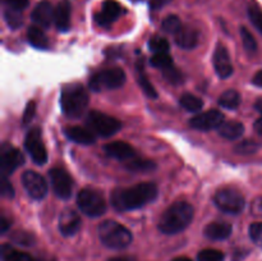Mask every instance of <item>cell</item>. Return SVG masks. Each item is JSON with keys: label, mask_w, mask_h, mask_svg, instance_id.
<instances>
[{"label": "cell", "mask_w": 262, "mask_h": 261, "mask_svg": "<svg viewBox=\"0 0 262 261\" xmlns=\"http://www.w3.org/2000/svg\"><path fill=\"white\" fill-rule=\"evenodd\" d=\"M205 235L212 241L227 240L232 234V225L224 222H212L205 227Z\"/></svg>", "instance_id": "ffe728a7"}, {"label": "cell", "mask_w": 262, "mask_h": 261, "mask_svg": "<svg viewBox=\"0 0 262 261\" xmlns=\"http://www.w3.org/2000/svg\"><path fill=\"white\" fill-rule=\"evenodd\" d=\"M176 42L179 48L191 50L199 45V32L191 27H182L176 35Z\"/></svg>", "instance_id": "7402d4cb"}, {"label": "cell", "mask_w": 262, "mask_h": 261, "mask_svg": "<svg viewBox=\"0 0 262 261\" xmlns=\"http://www.w3.org/2000/svg\"><path fill=\"white\" fill-rule=\"evenodd\" d=\"M5 3H7V5L9 8H12V9H15V10H23L26 9V8L28 7V3H30V0H4Z\"/></svg>", "instance_id": "7bdbcfd3"}, {"label": "cell", "mask_w": 262, "mask_h": 261, "mask_svg": "<svg viewBox=\"0 0 262 261\" xmlns=\"http://www.w3.org/2000/svg\"><path fill=\"white\" fill-rule=\"evenodd\" d=\"M77 205L83 214L90 217L101 216L106 211V201L99 191L83 188L77 196Z\"/></svg>", "instance_id": "5b68a950"}, {"label": "cell", "mask_w": 262, "mask_h": 261, "mask_svg": "<svg viewBox=\"0 0 262 261\" xmlns=\"http://www.w3.org/2000/svg\"><path fill=\"white\" fill-rule=\"evenodd\" d=\"M13 241L18 245H23V246H31L33 245L35 240H33L32 234L27 232H15L13 234Z\"/></svg>", "instance_id": "ab89813d"}, {"label": "cell", "mask_w": 262, "mask_h": 261, "mask_svg": "<svg viewBox=\"0 0 262 261\" xmlns=\"http://www.w3.org/2000/svg\"><path fill=\"white\" fill-rule=\"evenodd\" d=\"M193 214V207L188 202H174L161 216L159 222V229L165 234H177L191 224Z\"/></svg>", "instance_id": "7a4b0ae2"}, {"label": "cell", "mask_w": 262, "mask_h": 261, "mask_svg": "<svg viewBox=\"0 0 262 261\" xmlns=\"http://www.w3.org/2000/svg\"><path fill=\"white\" fill-rule=\"evenodd\" d=\"M125 168L129 171H143V173H147V171L154 170L156 168V164L152 160H147V159H141L135 156L130 160L125 161Z\"/></svg>", "instance_id": "d4e9b609"}, {"label": "cell", "mask_w": 262, "mask_h": 261, "mask_svg": "<svg viewBox=\"0 0 262 261\" xmlns=\"http://www.w3.org/2000/svg\"><path fill=\"white\" fill-rule=\"evenodd\" d=\"M219 104L229 110H235L241 104V95L235 90H228L219 97Z\"/></svg>", "instance_id": "83f0119b"}, {"label": "cell", "mask_w": 262, "mask_h": 261, "mask_svg": "<svg viewBox=\"0 0 262 261\" xmlns=\"http://www.w3.org/2000/svg\"><path fill=\"white\" fill-rule=\"evenodd\" d=\"M158 197V187L151 182L136 184L129 188H118L113 191L110 200L118 211H129L143 207Z\"/></svg>", "instance_id": "6da1fadb"}, {"label": "cell", "mask_w": 262, "mask_h": 261, "mask_svg": "<svg viewBox=\"0 0 262 261\" xmlns=\"http://www.w3.org/2000/svg\"><path fill=\"white\" fill-rule=\"evenodd\" d=\"M25 161V158L18 148L13 147L9 143H3L2 154H0V169L3 174H12L17 168H19Z\"/></svg>", "instance_id": "7c38bea8"}, {"label": "cell", "mask_w": 262, "mask_h": 261, "mask_svg": "<svg viewBox=\"0 0 262 261\" xmlns=\"http://www.w3.org/2000/svg\"><path fill=\"white\" fill-rule=\"evenodd\" d=\"M64 135L71 141L81 145H92L95 142V136L92 135L91 129H86L83 127L73 125V127H67L64 129Z\"/></svg>", "instance_id": "44dd1931"}, {"label": "cell", "mask_w": 262, "mask_h": 261, "mask_svg": "<svg viewBox=\"0 0 262 261\" xmlns=\"http://www.w3.org/2000/svg\"><path fill=\"white\" fill-rule=\"evenodd\" d=\"M125 83V73L122 68H109L97 72L90 78L89 86L92 91L99 92L102 90H115Z\"/></svg>", "instance_id": "8992f818"}, {"label": "cell", "mask_w": 262, "mask_h": 261, "mask_svg": "<svg viewBox=\"0 0 262 261\" xmlns=\"http://www.w3.org/2000/svg\"><path fill=\"white\" fill-rule=\"evenodd\" d=\"M2 258L3 261H38L31 255H28V253L14 250L9 245H3Z\"/></svg>", "instance_id": "484cf974"}, {"label": "cell", "mask_w": 262, "mask_h": 261, "mask_svg": "<svg viewBox=\"0 0 262 261\" xmlns=\"http://www.w3.org/2000/svg\"><path fill=\"white\" fill-rule=\"evenodd\" d=\"M219 135L227 140H238L245 132V127L241 122L237 120H228L224 122L219 128Z\"/></svg>", "instance_id": "603a6c76"}, {"label": "cell", "mask_w": 262, "mask_h": 261, "mask_svg": "<svg viewBox=\"0 0 262 261\" xmlns=\"http://www.w3.org/2000/svg\"><path fill=\"white\" fill-rule=\"evenodd\" d=\"M123 14V8L115 0H105L101 5V10L95 14V20L101 27H109Z\"/></svg>", "instance_id": "5bb4252c"}, {"label": "cell", "mask_w": 262, "mask_h": 261, "mask_svg": "<svg viewBox=\"0 0 262 261\" xmlns=\"http://www.w3.org/2000/svg\"><path fill=\"white\" fill-rule=\"evenodd\" d=\"M22 183L27 193L32 199L41 200L48 194V183L45 178L37 171L26 170L22 174Z\"/></svg>", "instance_id": "8fae6325"}, {"label": "cell", "mask_w": 262, "mask_h": 261, "mask_svg": "<svg viewBox=\"0 0 262 261\" xmlns=\"http://www.w3.org/2000/svg\"><path fill=\"white\" fill-rule=\"evenodd\" d=\"M4 18H5V22L8 23V26H9L10 28H13V30L19 28L23 23V18L19 10L12 9V8L5 9Z\"/></svg>", "instance_id": "d6a6232c"}, {"label": "cell", "mask_w": 262, "mask_h": 261, "mask_svg": "<svg viewBox=\"0 0 262 261\" xmlns=\"http://www.w3.org/2000/svg\"><path fill=\"white\" fill-rule=\"evenodd\" d=\"M170 2H171V0H150L148 3H150L151 9L158 10V9H161V8L165 7V5L169 4Z\"/></svg>", "instance_id": "ee69618b"}, {"label": "cell", "mask_w": 262, "mask_h": 261, "mask_svg": "<svg viewBox=\"0 0 262 261\" xmlns=\"http://www.w3.org/2000/svg\"><path fill=\"white\" fill-rule=\"evenodd\" d=\"M97 232L102 245L113 250H123L128 247L133 240L130 230L114 220L102 222Z\"/></svg>", "instance_id": "277c9868"}, {"label": "cell", "mask_w": 262, "mask_h": 261, "mask_svg": "<svg viewBox=\"0 0 262 261\" xmlns=\"http://www.w3.org/2000/svg\"><path fill=\"white\" fill-rule=\"evenodd\" d=\"M163 74H164V77L166 78V81H169L170 83H173V84H179L183 82V76H182L181 71H179V69H177L174 66L164 69Z\"/></svg>", "instance_id": "74e56055"}, {"label": "cell", "mask_w": 262, "mask_h": 261, "mask_svg": "<svg viewBox=\"0 0 262 261\" xmlns=\"http://www.w3.org/2000/svg\"><path fill=\"white\" fill-rule=\"evenodd\" d=\"M0 192H2V196L5 197V199H13L14 197V188H13L12 183L8 181V178L5 176H3Z\"/></svg>", "instance_id": "60d3db41"}, {"label": "cell", "mask_w": 262, "mask_h": 261, "mask_svg": "<svg viewBox=\"0 0 262 261\" xmlns=\"http://www.w3.org/2000/svg\"><path fill=\"white\" fill-rule=\"evenodd\" d=\"M169 42L166 38L161 37V36H154L148 41V49L152 51L154 54H160V53H168L169 51Z\"/></svg>", "instance_id": "4dcf8cb0"}, {"label": "cell", "mask_w": 262, "mask_h": 261, "mask_svg": "<svg viewBox=\"0 0 262 261\" xmlns=\"http://www.w3.org/2000/svg\"><path fill=\"white\" fill-rule=\"evenodd\" d=\"M163 30L170 35H177L182 28V22L177 15H169L163 20Z\"/></svg>", "instance_id": "836d02e7"}, {"label": "cell", "mask_w": 262, "mask_h": 261, "mask_svg": "<svg viewBox=\"0 0 262 261\" xmlns=\"http://www.w3.org/2000/svg\"><path fill=\"white\" fill-rule=\"evenodd\" d=\"M255 109L262 114V99H258L255 104Z\"/></svg>", "instance_id": "c3c4849f"}, {"label": "cell", "mask_w": 262, "mask_h": 261, "mask_svg": "<svg viewBox=\"0 0 262 261\" xmlns=\"http://www.w3.org/2000/svg\"><path fill=\"white\" fill-rule=\"evenodd\" d=\"M224 115L219 110L211 109L206 113H201L199 115H194L189 120V125L197 130H210L219 128L224 123Z\"/></svg>", "instance_id": "4fadbf2b"}, {"label": "cell", "mask_w": 262, "mask_h": 261, "mask_svg": "<svg viewBox=\"0 0 262 261\" xmlns=\"http://www.w3.org/2000/svg\"><path fill=\"white\" fill-rule=\"evenodd\" d=\"M214 68L220 78H228L233 74V64L225 46L217 45L214 54Z\"/></svg>", "instance_id": "9a60e30c"}, {"label": "cell", "mask_w": 262, "mask_h": 261, "mask_svg": "<svg viewBox=\"0 0 262 261\" xmlns=\"http://www.w3.org/2000/svg\"><path fill=\"white\" fill-rule=\"evenodd\" d=\"M132 2H141V0H132Z\"/></svg>", "instance_id": "816d5d0a"}, {"label": "cell", "mask_w": 262, "mask_h": 261, "mask_svg": "<svg viewBox=\"0 0 262 261\" xmlns=\"http://www.w3.org/2000/svg\"><path fill=\"white\" fill-rule=\"evenodd\" d=\"M214 202L217 209L222 210L225 214H241L246 207V200L242 196V193L237 189L230 188V187L219 189L215 193Z\"/></svg>", "instance_id": "52a82bcc"}, {"label": "cell", "mask_w": 262, "mask_h": 261, "mask_svg": "<svg viewBox=\"0 0 262 261\" xmlns=\"http://www.w3.org/2000/svg\"><path fill=\"white\" fill-rule=\"evenodd\" d=\"M179 104H181V106L184 107L187 112H192V113L199 112V110H201L202 106H204L202 100L192 94L182 95L181 100H179Z\"/></svg>", "instance_id": "f1b7e54d"}, {"label": "cell", "mask_w": 262, "mask_h": 261, "mask_svg": "<svg viewBox=\"0 0 262 261\" xmlns=\"http://www.w3.org/2000/svg\"><path fill=\"white\" fill-rule=\"evenodd\" d=\"M253 84H256V86L258 87H262V69L260 72H257V73L255 74V77H253Z\"/></svg>", "instance_id": "f6af8a7d"}, {"label": "cell", "mask_w": 262, "mask_h": 261, "mask_svg": "<svg viewBox=\"0 0 262 261\" xmlns=\"http://www.w3.org/2000/svg\"><path fill=\"white\" fill-rule=\"evenodd\" d=\"M241 36H242V42L246 51L250 54L256 53V51H257V42H256L252 33H251L246 27H242L241 28Z\"/></svg>", "instance_id": "e575fe53"}, {"label": "cell", "mask_w": 262, "mask_h": 261, "mask_svg": "<svg viewBox=\"0 0 262 261\" xmlns=\"http://www.w3.org/2000/svg\"><path fill=\"white\" fill-rule=\"evenodd\" d=\"M197 261H224V253L214 248H207L199 253Z\"/></svg>", "instance_id": "8d00e7d4"}, {"label": "cell", "mask_w": 262, "mask_h": 261, "mask_svg": "<svg viewBox=\"0 0 262 261\" xmlns=\"http://www.w3.org/2000/svg\"><path fill=\"white\" fill-rule=\"evenodd\" d=\"M54 12H55V8H53L50 3L41 2L32 10L31 18H32V20L37 26L48 28L50 27L51 22H54Z\"/></svg>", "instance_id": "ac0fdd59"}, {"label": "cell", "mask_w": 262, "mask_h": 261, "mask_svg": "<svg viewBox=\"0 0 262 261\" xmlns=\"http://www.w3.org/2000/svg\"><path fill=\"white\" fill-rule=\"evenodd\" d=\"M171 261H192L191 258H188V257H177V258H174V260H171Z\"/></svg>", "instance_id": "f907efd6"}, {"label": "cell", "mask_w": 262, "mask_h": 261, "mask_svg": "<svg viewBox=\"0 0 262 261\" xmlns=\"http://www.w3.org/2000/svg\"><path fill=\"white\" fill-rule=\"evenodd\" d=\"M10 227V222L5 216H2V233H5Z\"/></svg>", "instance_id": "7dc6e473"}, {"label": "cell", "mask_w": 262, "mask_h": 261, "mask_svg": "<svg viewBox=\"0 0 262 261\" xmlns=\"http://www.w3.org/2000/svg\"><path fill=\"white\" fill-rule=\"evenodd\" d=\"M248 17H250L251 22L258 30V32L262 35V10L258 5L251 4L248 7Z\"/></svg>", "instance_id": "d590c367"}, {"label": "cell", "mask_w": 262, "mask_h": 261, "mask_svg": "<svg viewBox=\"0 0 262 261\" xmlns=\"http://www.w3.org/2000/svg\"><path fill=\"white\" fill-rule=\"evenodd\" d=\"M250 237L256 245L262 247V223H253L250 225Z\"/></svg>", "instance_id": "f35d334b"}, {"label": "cell", "mask_w": 262, "mask_h": 261, "mask_svg": "<svg viewBox=\"0 0 262 261\" xmlns=\"http://www.w3.org/2000/svg\"><path fill=\"white\" fill-rule=\"evenodd\" d=\"M86 124L89 125L92 132L101 136V137H112L113 135L119 132V129L122 128V123L117 118L96 112V110L89 113L86 118Z\"/></svg>", "instance_id": "ba28073f"}, {"label": "cell", "mask_w": 262, "mask_h": 261, "mask_svg": "<svg viewBox=\"0 0 262 261\" xmlns=\"http://www.w3.org/2000/svg\"><path fill=\"white\" fill-rule=\"evenodd\" d=\"M261 148V143L255 140H245L234 146V151L239 155H252Z\"/></svg>", "instance_id": "f546056e"}, {"label": "cell", "mask_w": 262, "mask_h": 261, "mask_svg": "<svg viewBox=\"0 0 262 261\" xmlns=\"http://www.w3.org/2000/svg\"><path fill=\"white\" fill-rule=\"evenodd\" d=\"M151 66L155 67V68L164 71V69L169 68V67L173 66V59L169 55L168 53H160V54H154V56L150 60Z\"/></svg>", "instance_id": "1f68e13d"}, {"label": "cell", "mask_w": 262, "mask_h": 261, "mask_svg": "<svg viewBox=\"0 0 262 261\" xmlns=\"http://www.w3.org/2000/svg\"><path fill=\"white\" fill-rule=\"evenodd\" d=\"M253 127H255V130L257 132V135L260 136V137H262V118H258V119L256 120Z\"/></svg>", "instance_id": "bcb514c9"}, {"label": "cell", "mask_w": 262, "mask_h": 261, "mask_svg": "<svg viewBox=\"0 0 262 261\" xmlns=\"http://www.w3.org/2000/svg\"><path fill=\"white\" fill-rule=\"evenodd\" d=\"M89 100V94L82 84H68L64 87L60 95L61 110L69 118H78L86 110Z\"/></svg>", "instance_id": "3957f363"}, {"label": "cell", "mask_w": 262, "mask_h": 261, "mask_svg": "<svg viewBox=\"0 0 262 261\" xmlns=\"http://www.w3.org/2000/svg\"><path fill=\"white\" fill-rule=\"evenodd\" d=\"M25 148L33 163L42 165L48 161V153H46L45 145L41 141V132L38 128H32L27 133L25 140Z\"/></svg>", "instance_id": "9c48e42d"}, {"label": "cell", "mask_w": 262, "mask_h": 261, "mask_svg": "<svg viewBox=\"0 0 262 261\" xmlns=\"http://www.w3.org/2000/svg\"><path fill=\"white\" fill-rule=\"evenodd\" d=\"M36 114V102L35 101H30L26 106L25 113H23V124H30L31 120L33 119Z\"/></svg>", "instance_id": "b9f144b4"}, {"label": "cell", "mask_w": 262, "mask_h": 261, "mask_svg": "<svg viewBox=\"0 0 262 261\" xmlns=\"http://www.w3.org/2000/svg\"><path fill=\"white\" fill-rule=\"evenodd\" d=\"M109 261H135L129 257H114V258H110Z\"/></svg>", "instance_id": "681fc988"}, {"label": "cell", "mask_w": 262, "mask_h": 261, "mask_svg": "<svg viewBox=\"0 0 262 261\" xmlns=\"http://www.w3.org/2000/svg\"><path fill=\"white\" fill-rule=\"evenodd\" d=\"M71 4L67 0H63L56 5L55 12H54V23L59 31L66 32L69 30V27H71Z\"/></svg>", "instance_id": "d6986e66"}, {"label": "cell", "mask_w": 262, "mask_h": 261, "mask_svg": "<svg viewBox=\"0 0 262 261\" xmlns=\"http://www.w3.org/2000/svg\"><path fill=\"white\" fill-rule=\"evenodd\" d=\"M49 178H50L53 191L59 199L68 200L72 196L73 191V181L71 176L61 168H53L49 171Z\"/></svg>", "instance_id": "30bf717a"}, {"label": "cell", "mask_w": 262, "mask_h": 261, "mask_svg": "<svg viewBox=\"0 0 262 261\" xmlns=\"http://www.w3.org/2000/svg\"><path fill=\"white\" fill-rule=\"evenodd\" d=\"M137 73H138V83H140L141 89L143 90V92H145L150 99H156V97H158V92H156L154 84L151 83L150 79H148L147 76H146L145 68H143V66L141 63L137 64Z\"/></svg>", "instance_id": "4316f807"}, {"label": "cell", "mask_w": 262, "mask_h": 261, "mask_svg": "<svg viewBox=\"0 0 262 261\" xmlns=\"http://www.w3.org/2000/svg\"><path fill=\"white\" fill-rule=\"evenodd\" d=\"M27 38L28 42L36 49H48L49 48V40L43 31L40 27L36 26H31L27 31Z\"/></svg>", "instance_id": "cb8c5ba5"}, {"label": "cell", "mask_w": 262, "mask_h": 261, "mask_svg": "<svg viewBox=\"0 0 262 261\" xmlns=\"http://www.w3.org/2000/svg\"><path fill=\"white\" fill-rule=\"evenodd\" d=\"M81 228V217L73 210H66L59 216V232L64 237H72Z\"/></svg>", "instance_id": "2e32d148"}, {"label": "cell", "mask_w": 262, "mask_h": 261, "mask_svg": "<svg viewBox=\"0 0 262 261\" xmlns=\"http://www.w3.org/2000/svg\"><path fill=\"white\" fill-rule=\"evenodd\" d=\"M104 151L110 158L118 159L120 161H128L136 156V151L129 143L123 141H115V142L106 143L104 146Z\"/></svg>", "instance_id": "e0dca14e"}]
</instances>
